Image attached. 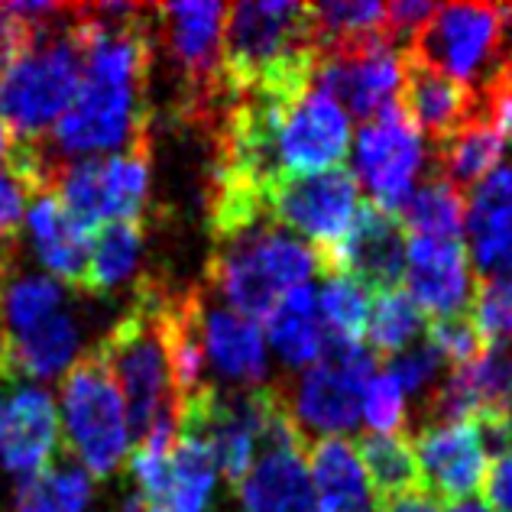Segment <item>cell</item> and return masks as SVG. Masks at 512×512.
<instances>
[{
  "label": "cell",
  "instance_id": "1",
  "mask_svg": "<svg viewBox=\"0 0 512 512\" xmlns=\"http://www.w3.org/2000/svg\"><path fill=\"white\" fill-rule=\"evenodd\" d=\"M318 62L312 4H240L224 10L221 88L224 101L256 98L292 107L308 94Z\"/></svg>",
  "mask_w": 512,
  "mask_h": 512
},
{
  "label": "cell",
  "instance_id": "2",
  "mask_svg": "<svg viewBox=\"0 0 512 512\" xmlns=\"http://www.w3.org/2000/svg\"><path fill=\"white\" fill-rule=\"evenodd\" d=\"M312 276H331L321 250L269 218L244 231L211 237L205 289L250 321H266L282 295L308 286Z\"/></svg>",
  "mask_w": 512,
  "mask_h": 512
},
{
  "label": "cell",
  "instance_id": "3",
  "mask_svg": "<svg viewBox=\"0 0 512 512\" xmlns=\"http://www.w3.org/2000/svg\"><path fill=\"white\" fill-rule=\"evenodd\" d=\"M166 286L153 276L137 282V295L127 315L114 321V328L91 350L104 363L124 399L130 448L150 438L159 428H179V399H175L169 360L159 334L156 305Z\"/></svg>",
  "mask_w": 512,
  "mask_h": 512
},
{
  "label": "cell",
  "instance_id": "4",
  "mask_svg": "<svg viewBox=\"0 0 512 512\" xmlns=\"http://www.w3.org/2000/svg\"><path fill=\"white\" fill-rule=\"evenodd\" d=\"M82 85V43L75 4L39 20L33 49L0 75V120L10 143H46Z\"/></svg>",
  "mask_w": 512,
  "mask_h": 512
},
{
  "label": "cell",
  "instance_id": "5",
  "mask_svg": "<svg viewBox=\"0 0 512 512\" xmlns=\"http://www.w3.org/2000/svg\"><path fill=\"white\" fill-rule=\"evenodd\" d=\"M376 357L363 341L331 338L315 367L302 370L295 380H276L295 431L305 444L354 431L360 422L363 393L376 376Z\"/></svg>",
  "mask_w": 512,
  "mask_h": 512
},
{
  "label": "cell",
  "instance_id": "6",
  "mask_svg": "<svg viewBox=\"0 0 512 512\" xmlns=\"http://www.w3.org/2000/svg\"><path fill=\"white\" fill-rule=\"evenodd\" d=\"M156 43L179 75V114L188 124H218L224 114L221 88V26L224 4H156Z\"/></svg>",
  "mask_w": 512,
  "mask_h": 512
},
{
  "label": "cell",
  "instance_id": "7",
  "mask_svg": "<svg viewBox=\"0 0 512 512\" xmlns=\"http://www.w3.org/2000/svg\"><path fill=\"white\" fill-rule=\"evenodd\" d=\"M59 402L65 431H69V448L78 454L85 474H114L130 454V428L124 399L94 350L75 357L69 370L62 373Z\"/></svg>",
  "mask_w": 512,
  "mask_h": 512
},
{
  "label": "cell",
  "instance_id": "8",
  "mask_svg": "<svg viewBox=\"0 0 512 512\" xmlns=\"http://www.w3.org/2000/svg\"><path fill=\"white\" fill-rule=\"evenodd\" d=\"M406 52L467 88L483 85L503 62V7L444 4L422 23Z\"/></svg>",
  "mask_w": 512,
  "mask_h": 512
},
{
  "label": "cell",
  "instance_id": "9",
  "mask_svg": "<svg viewBox=\"0 0 512 512\" xmlns=\"http://www.w3.org/2000/svg\"><path fill=\"white\" fill-rule=\"evenodd\" d=\"M266 214L286 231L331 250L347 234L360 205V188L347 166L325 172H273L263 182Z\"/></svg>",
  "mask_w": 512,
  "mask_h": 512
},
{
  "label": "cell",
  "instance_id": "10",
  "mask_svg": "<svg viewBox=\"0 0 512 512\" xmlns=\"http://www.w3.org/2000/svg\"><path fill=\"white\" fill-rule=\"evenodd\" d=\"M273 386L276 406L266 419L260 454L253 457L250 470L234 487V493L247 512H312L315 487L305 467L308 444L295 431L286 406H282L279 383Z\"/></svg>",
  "mask_w": 512,
  "mask_h": 512
},
{
  "label": "cell",
  "instance_id": "11",
  "mask_svg": "<svg viewBox=\"0 0 512 512\" xmlns=\"http://www.w3.org/2000/svg\"><path fill=\"white\" fill-rule=\"evenodd\" d=\"M425 166V143L399 104L360 124L354 140V172L373 195L370 201L389 214H399L415 192V179Z\"/></svg>",
  "mask_w": 512,
  "mask_h": 512
},
{
  "label": "cell",
  "instance_id": "12",
  "mask_svg": "<svg viewBox=\"0 0 512 512\" xmlns=\"http://www.w3.org/2000/svg\"><path fill=\"white\" fill-rule=\"evenodd\" d=\"M331 273L350 276L367 292L399 289L406 273V234L396 214L383 211L373 201H360L347 234L331 250H321Z\"/></svg>",
  "mask_w": 512,
  "mask_h": 512
},
{
  "label": "cell",
  "instance_id": "13",
  "mask_svg": "<svg viewBox=\"0 0 512 512\" xmlns=\"http://www.w3.org/2000/svg\"><path fill=\"white\" fill-rule=\"evenodd\" d=\"M350 143V117L318 91L299 98L273 133V163L279 172H325L344 166Z\"/></svg>",
  "mask_w": 512,
  "mask_h": 512
},
{
  "label": "cell",
  "instance_id": "14",
  "mask_svg": "<svg viewBox=\"0 0 512 512\" xmlns=\"http://www.w3.org/2000/svg\"><path fill=\"white\" fill-rule=\"evenodd\" d=\"M409 441L415 448V461H419L422 490L431 503H461L470 500V493L477 487H483L487 457L480 451V441L470 422L419 428Z\"/></svg>",
  "mask_w": 512,
  "mask_h": 512
},
{
  "label": "cell",
  "instance_id": "15",
  "mask_svg": "<svg viewBox=\"0 0 512 512\" xmlns=\"http://www.w3.org/2000/svg\"><path fill=\"white\" fill-rule=\"evenodd\" d=\"M62 419L56 399L43 389H13L0 402V464L10 474L33 477L56 464Z\"/></svg>",
  "mask_w": 512,
  "mask_h": 512
},
{
  "label": "cell",
  "instance_id": "16",
  "mask_svg": "<svg viewBox=\"0 0 512 512\" xmlns=\"http://www.w3.org/2000/svg\"><path fill=\"white\" fill-rule=\"evenodd\" d=\"M396 104L402 117L419 130V137L428 140V150H435L477 111V88L451 82L441 72L415 62L409 52H399Z\"/></svg>",
  "mask_w": 512,
  "mask_h": 512
},
{
  "label": "cell",
  "instance_id": "17",
  "mask_svg": "<svg viewBox=\"0 0 512 512\" xmlns=\"http://www.w3.org/2000/svg\"><path fill=\"white\" fill-rule=\"evenodd\" d=\"M406 282L412 302L425 318L461 315L474 299L464 240H431L412 237L406 244Z\"/></svg>",
  "mask_w": 512,
  "mask_h": 512
},
{
  "label": "cell",
  "instance_id": "18",
  "mask_svg": "<svg viewBox=\"0 0 512 512\" xmlns=\"http://www.w3.org/2000/svg\"><path fill=\"white\" fill-rule=\"evenodd\" d=\"M467 247L480 282L512 279V159L470 192Z\"/></svg>",
  "mask_w": 512,
  "mask_h": 512
},
{
  "label": "cell",
  "instance_id": "19",
  "mask_svg": "<svg viewBox=\"0 0 512 512\" xmlns=\"http://www.w3.org/2000/svg\"><path fill=\"white\" fill-rule=\"evenodd\" d=\"M201 350L208 367H214L234 386H263L266 380V338L256 321L231 312L227 305H214L201 286L198 308Z\"/></svg>",
  "mask_w": 512,
  "mask_h": 512
},
{
  "label": "cell",
  "instance_id": "20",
  "mask_svg": "<svg viewBox=\"0 0 512 512\" xmlns=\"http://www.w3.org/2000/svg\"><path fill=\"white\" fill-rule=\"evenodd\" d=\"M26 224H30L33 250L39 256L59 286H69L85 292V276H88V253H91V237L69 221V214L62 211L59 198L46 192L30 198V211H26Z\"/></svg>",
  "mask_w": 512,
  "mask_h": 512
},
{
  "label": "cell",
  "instance_id": "21",
  "mask_svg": "<svg viewBox=\"0 0 512 512\" xmlns=\"http://www.w3.org/2000/svg\"><path fill=\"white\" fill-rule=\"evenodd\" d=\"M503 153H506V140L496 133V127L487 117L474 111L448 140L438 143L425 156H431L428 172L441 175L457 195H470L503 163Z\"/></svg>",
  "mask_w": 512,
  "mask_h": 512
},
{
  "label": "cell",
  "instance_id": "22",
  "mask_svg": "<svg viewBox=\"0 0 512 512\" xmlns=\"http://www.w3.org/2000/svg\"><path fill=\"white\" fill-rule=\"evenodd\" d=\"M269 344L289 370L315 367L325 354L328 328L318 312V292L312 286L289 289L266 315Z\"/></svg>",
  "mask_w": 512,
  "mask_h": 512
},
{
  "label": "cell",
  "instance_id": "23",
  "mask_svg": "<svg viewBox=\"0 0 512 512\" xmlns=\"http://www.w3.org/2000/svg\"><path fill=\"white\" fill-rule=\"evenodd\" d=\"M305 464L312 467L315 500H321V512H367L373 496L363 467L357 461L354 441L347 438H318L308 444Z\"/></svg>",
  "mask_w": 512,
  "mask_h": 512
},
{
  "label": "cell",
  "instance_id": "24",
  "mask_svg": "<svg viewBox=\"0 0 512 512\" xmlns=\"http://www.w3.org/2000/svg\"><path fill=\"white\" fill-rule=\"evenodd\" d=\"M354 451H357L363 474H367L373 506L425 493L419 461H415V448H412L409 435H402V431H396V435L363 431L354 444Z\"/></svg>",
  "mask_w": 512,
  "mask_h": 512
},
{
  "label": "cell",
  "instance_id": "25",
  "mask_svg": "<svg viewBox=\"0 0 512 512\" xmlns=\"http://www.w3.org/2000/svg\"><path fill=\"white\" fill-rule=\"evenodd\" d=\"M143 221H107L91 234V253H88V276L85 292L88 295H107L133 276L140 256H143Z\"/></svg>",
  "mask_w": 512,
  "mask_h": 512
},
{
  "label": "cell",
  "instance_id": "26",
  "mask_svg": "<svg viewBox=\"0 0 512 512\" xmlns=\"http://www.w3.org/2000/svg\"><path fill=\"white\" fill-rule=\"evenodd\" d=\"M153 140H137L124 153L104 159V218L107 221H143L150 198Z\"/></svg>",
  "mask_w": 512,
  "mask_h": 512
},
{
  "label": "cell",
  "instance_id": "27",
  "mask_svg": "<svg viewBox=\"0 0 512 512\" xmlns=\"http://www.w3.org/2000/svg\"><path fill=\"white\" fill-rule=\"evenodd\" d=\"M91 477L75 461H56L17 487V512H88Z\"/></svg>",
  "mask_w": 512,
  "mask_h": 512
},
{
  "label": "cell",
  "instance_id": "28",
  "mask_svg": "<svg viewBox=\"0 0 512 512\" xmlns=\"http://www.w3.org/2000/svg\"><path fill=\"white\" fill-rule=\"evenodd\" d=\"M464 195L441 179V175L428 172L425 182L415 188L412 198L402 208V221L412 237H431V240H461L464 231Z\"/></svg>",
  "mask_w": 512,
  "mask_h": 512
},
{
  "label": "cell",
  "instance_id": "29",
  "mask_svg": "<svg viewBox=\"0 0 512 512\" xmlns=\"http://www.w3.org/2000/svg\"><path fill=\"white\" fill-rule=\"evenodd\" d=\"M428 318L419 305L412 302L406 289L380 292L370 305L367 318V338L376 357H396L399 350L412 347V341L425 331Z\"/></svg>",
  "mask_w": 512,
  "mask_h": 512
},
{
  "label": "cell",
  "instance_id": "30",
  "mask_svg": "<svg viewBox=\"0 0 512 512\" xmlns=\"http://www.w3.org/2000/svg\"><path fill=\"white\" fill-rule=\"evenodd\" d=\"M318 312L331 338L363 341L370 318V292L350 276H325V289L318 292Z\"/></svg>",
  "mask_w": 512,
  "mask_h": 512
},
{
  "label": "cell",
  "instance_id": "31",
  "mask_svg": "<svg viewBox=\"0 0 512 512\" xmlns=\"http://www.w3.org/2000/svg\"><path fill=\"white\" fill-rule=\"evenodd\" d=\"M386 367H389L386 373L399 383L402 396H412V402H419V406L431 399V393L444 383V376H448V370H451L448 360L441 357V350L431 341L399 350L396 357L386 360Z\"/></svg>",
  "mask_w": 512,
  "mask_h": 512
},
{
  "label": "cell",
  "instance_id": "32",
  "mask_svg": "<svg viewBox=\"0 0 512 512\" xmlns=\"http://www.w3.org/2000/svg\"><path fill=\"white\" fill-rule=\"evenodd\" d=\"M467 315L477 325L483 344H512V279L477 282Z\"/></svg>",
  "mask_w": 512,
  "mask_h": 512
},
{
  "label": "cell",
  "instance_id": "33",
  "mask_svg": "<svg viewBox=\"0 0 512 512\" xmlns=\"http://www.w3.org/2000/svg\"><path fill=\"white\" fill-rule=\"evenodd\" d=\"M425 334H428L425 341H431L441 350L448 367H464V363H474L483 354V338L467 312L448 318H428Z\"/></svg>",
  "mask_w": 512,
  "mask_h": 512
},
{
  "label": "cell",
  "instance_id": "34",
  "mask_svg": "<svg viewBox=\"0 0 512 512\" xmlns=\"http://www.w3.org/2000/svg\"><path fill=\"white\" fill-rule=\"evenodd\" d=\"M363 419L376 435H396L406 428V396L389 373H376L363 393Z\"/></svg>",
  "mask_w": 512,
  "mask_h": 512
},
{
  "label": "cell",
  "instance_id": "35",
  "mask_svg": "<svg viewBox=\"0 0 512 512\" xmlns=\"http://www.w3.org/2000/svg\"><path fill=\"white\" fill-rule=\"evenodd\" d=\"M23 208H26L23 188L4 166H0V260H17Z\"/></svg>",
  "mask_w": 512,
  "mask_h": 512
},
{
  "label": "cell",
  "instance_id": "36",
  "mask_svg": "<svg viewBox=\"0 0 512 512\" xmlns=\"http://www.w3.org/2000/svg\"><path fill=\"white\" fill-rule=\"evenodd\" d=\"M435 13V4L428 0H396V4H383V33L393 46L412 43V36L422 30V23Z\"/></svg>",
  "mask_w": 512,
  "mask_h": 512
},
{
  "label": "cell",
  "instance_id": "37",
  "mask_svg": "<svg viewBox=\"0 0 512 512\" xmlns=\"http://www.w3.org/2000/svg\"><path fill=\"white\" fill-rule=\"evenodd\" d=\"M483 490H487V506L490 512H512V454L493 461L490 474L483 477Z\"/></svg>",
  "mask_w": 512,
  "mask_h": 512
},
{
  "label": "cell",
  "instance_id": "38",
  "mask_svg": "<svg viewBox=\"0 0 512 512\" xmlns=\"http://www.w3.org/2000/svg\"><path fill=\"white\" fill-rule=\"evenodd\" d=\"M376 512H441V506L431 503L425 493H415V496H406V500H393V503L376 506Z\"/></svg>",
  "mask_w": 512,
  "mask_h": 512
},
{
  "label": "cell",
  "instance_id": "39",
  "mask_svg": "<svg viewBox=\"0 0 512 512\" xmlns=\"http://www.w3.org/2000/svg\"><path fill=\"white\" fill-rule=\"evenodd\" d=\"M448 512H490L480 500H461V503H451Z\"/></svg>",
  "mask_w": 512,
  "mask_h": 512
},
{
  "label": "cell",
  "instance_id": "40",
  "mask_svg": "<svg viewBox=\"0 0 512 512\" xmlns=\"http://www.w3.org/2000/svg\"><path fill=\"white\" fill-rule=\"evenodd\" d=\"M7 150H10V133H7V124L0 120V159L7 156Z\"/></svg>",
  "mask_w": 512,
  "mask_h": 512
}]
</instances>
